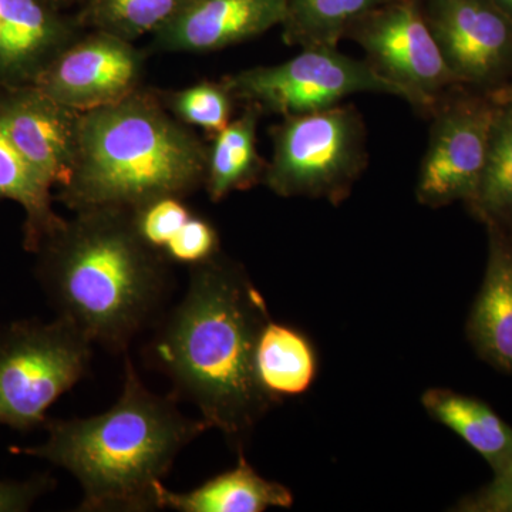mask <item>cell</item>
Wrapping results in <instances>:
<instances>
[{"label":"cell","instance_id":"obj_28","mask_svg":"<svg viewBox=\"0 0 512 512\" xmlns=\"http://www.w3.org/2000/svg\"><path fill=\"white\" fill-rule=\"evenodd\" d=\"M55 484V480L49 476L0 481V512L29 511L40 497L53 490Z\"/></svg>","mask_w":512,"mask_h":512},{"label":"cell","instance_id":"obj_18","mask_svg":"<svg viewBox=\"0 0 512 512\" xmlns=\"http://www.w3.org/2000/svg\"><path fill=\"white\" fill-rule=\"evenodd\" d=\"M431 419L454 431L493 468L494 474L512 464V427L476 397L450 389H429L421 396Z\"/></svg>","mask_w":512,"mask_h":512},{"label":"cell","instance_id":"obj_14","mask_svg":"<svg viewBox=\"0 0 512 512\" xmlns=\"http://www.w3.org/2000/svg\"><path fill=\"white\" fill-rule=\"evenodd\" d=\"M86 30L49 0H0V89L35 83Z\"/></svg>","mask_w":512,"mask_h":512},{"label":"cell","instance_id":"obj_15","mask_svg":"<svg viewBox=\"0 0 512 512\" xmlns=\"http://www.w3.org/2000/svg\"><path fill=\"white\" fill-rule=\"evenodd\" d=\"M487 234V268L467 336L488 365L512 373V237L493 225H487Z\"/></svg>","mask_w":512,"mask_h":512},{"label":"cell","instance_id":"obj_16","mask_svg":"<svg viewBox=\"0 0 512 512\" xmlns=\"http://www.w3.org/2000/svg\"><path fill=\"white\" fill-rule=\"evenodd\" d=\"M157 510L178 512H264L268 508H291L293 494L285 485L259 476L242 448L232 470L211 478L188 493H175L163 483L154 487Z\"/></svg>","mask_w":512,"mask_h":512},{"label":"cell","instance_id":"obj_12","mask_svg":"<svg viewBox=\"0 0 512 512\" xmlns=\"http://www.w3.org/2000/svg\"><path fill=\"white\" fill-rule=\"evenodd\" d=\"M82 114L35 84L0 89V126L52 187L62 188L72 178Z\"/></svg>","mask_w":512,"mask_h":512},{"label":"cell","instance_id":"obj_19","mask_svg":"<svg viewBox=\"0 0 512 512\" xmlns=\"http://www.w3.org/2000/svg\"><path fill=\"white\" fill-rule=\"evenodd\" d=\"M258 382L275 403L308 392L318 375V357L303 333L269 319L255 349Z\"/></svg>","mask_w":512,"mask_h":512},{"label":"cell","instance_id":"obj_22","mask_svg":"<svg viewBox=\"0 0 512 512\" xmlns=\"http://www.w3.org/2000/svg\"><path fill=\"white\" fill-rule=\"evenodd\" d=\"M390 0H288L282 40L301 49L339 47L350 28Z\"/></svg>","mask_w":512,"mask_h":512},{"label":"cell","instance_id":"obj_3","mask_svg":"<svg viewBox=\"0 0 512 512\" xmlns=\"http://www.w3.org/2000/svg\"><path fill=\"white\" fill-rule=\"evenodd\" d=\"M45 429V443L10 451L69 471L82 485L80 511L141 512L157 510L154 487L208 426L184 416L177 397L151 392L126 357L123 390L107 412L49 419Z\"/></svg>","mask_w":512,"mask_h":512},{"label":"cell","instance_id":"obj_2","mask_svg":"<svg viewBox=\"0 0 512 512\" xmlns=\"http://www.w3.org/2000/svg\"><path fill=\"white\" fill-rule=\"evenodd\" d=\"M36 274L57 318L93 345L124 353L164 313L170 262L138 234L133 212H74L36 252Z\"/></svg>","mask_w":512,"mask_h":512},{"label":"cell","instance_id":"obj_32","mask_svg":"<svg viewBox=\"0 0 512 512\" xmlns=\"http://www.w3.org/2000/svg\"><path fill=\"white\" fill-rule=\"evenodd\" d=\"M511 237H512V235H511Z\"/></svg>","mask_w":512,"mask_h":512},{"label":"cell","instance_id":"obj_8","mask_svg":"<svg viewBox=\"0 0 512 512\" xmlns=\"http://www.w3.org/2000/svg\"><path fill=\"white\" fill-rule=\"evenodd\" d=\"M346 39L362 47L367 62L421 113H431L444 94L460 87L417 0H390L357 20Z\"/></svg>","mask_w":512,"mask_h":512},{"label":"cell","instance_id":"obj_20","mask_svg":"<svg viewBox=\"0 0 512 512\" xmlns=\"http://www.w3.org/2000/svg\"><path fill=\"white\" fill-rule=\"evenodd\" d=\"M52 188L0 126V198L15 201L25 211L23 248L30 254L36 255L66 222L53 210Z\"/></svg>","mask_w":512,"mask_h":512},{"label":"cell","instance_id":"obj_4","mask_svg":"<svg viewBox=\"0 0 512 512\" xmlns=\"http://www.w3.org/2000/svg\"><path fill=\"white\" fill-rule=\"evenodd\" d=\"M208 143L141 87L80 120L79 150L57 200L73 212L134 211L160 198H187L204 188Z\"/></svg>","mask_w":512,"mask_h":512},{"label":"cell","instance_id":"obj_25","mask_svg":"<svg viewBox=\"0 0 512 512\" xmlns=\"http://www.w3.org/2000/svg\"><path fill=\"white\" fill-rule=\"evenodd\" d=\"M131 212L140 237L161 255L194 214L184 198L177 197L160 198Z\"/></svg>","mask_w":512,"mask_h":512},{"label":"cell","instance_id":"obj_13","mask_svg":"<svg viewBox=\"0 0 512 512\" xmlns=\"http://www.w3.org/2000/svg\"><path fill=\"white\" fill-rule=\"evenodd\" d=\"M288 0H191L153 33L151 52L211 53L281 26Z\"/></svg>","mask_w":512,"mask_h":512},{"label":"cell","instance_id":"obj_21","mask_svg":"<svg viewBox=\"0 0 512 512\" xmlns=\"http://www.w3.org/2000/svg\"><path fill=\"white\" fill-rule=\"evenodd\" d=\"M467 207L485 227L512 235V100L497 103L483 175Z\"/></svg>","mask_w":512,"mask_h":512},{"label":"cell","instance_id":"obj_31","mask_svg":"<svg viewBox=\"0 0 512 512\" xmlns=\"http://www.w3.org/2000/svg\"><path fill=\"white\" fill-rule=\"evenodd\" d=\"M493 2L501 9V12H504L505 15L511 19L512 22V0H493Z\"/></svg>","mask_w":512,"mask_h":512},{"label":"cell","instance_id":"obj_9","mask_svg":"<svg viewBox=\"0 0 512 512\" xmlns=\"http://www.w3.org/2000/svg\"><path fill=\"white\" fill-rule=\"evenodd\" d=\"M454 89L431 110L429 144L417 178V201L430 208L473 201L490 146L497 103L487 93Z\"/></svg>","mask_w":512,"mask_h":512},{"label":"cell","instance_id":"obj_11","mask_svg":"<svg viewBox=\"0 0 512 512\" xmlns=\"http://www.w3.org/2000/svg\"><path fill=\"white\" fill-rule=\"evenodd\" d=\"M147 53L134 42L86 30L33 83L80 113L111 106L143 87Z\"/></svg>","mask_w":512,"mask_h":512},{"label":"cell","instance_id":"obj_27","mask_svg":"<svg viewBox=\"0 0 512 512\" xmlns=\"http://www.w3.org/2000/svg\"><path fill=\"white\" fill-rule=\"evenodd\" d=\"M457 511L512 512V464L494 474L493 481L467 495L457 504Z\"/></svg>","mask_w":512,"mask_h":512},{"label":"cell","instance_id":"obj_29","mask_svg":"<svg viewBox=\"0 0 512 512\" xmlns=\"http://www.w3.org/2000/svg\"><path fill=\"white\" fill-rule=\"evenodd\" d=\"M491 99L495 101V103H501V101L512 100V80L510 83L505 84L504 87H501L497 92L490 94Z\"/></svg>","mask_w":512,"mask_h":512},{"label":"cell","instance_id":"obj_5","mask_svg":"<svg viewBox=\"0 0 512 512\" xmlns=\"http://www.w3.org/2000/svg\"><path fill=\"white\" fill-rule=\"evenodd\" d=\"M272 158L264 184L279 197L338 205L365 173V120L353 104L282 117L269 130Z\"/></svg>","mask_w":512,"mask_h":512},{"label":"cell","instance_id":"obj_26","mask_svg":"<svg viewBox=\"0 0 512 512\" xmlns=\"http://www.w3.org/2000/svg\"><path fill=\"white\" fill-rule=\"evenodd\" d=\"M220 234L210 220L197 212L165 247L163 256L173 264L187 265L188 268L220 254Z\"/></svg>","mask_w":512,"mask_h":512},{"label":"cell","instance_id":"obj_6","mask_svg":"<svg viewBox=\"0 0 512 512\" xmlns=\"http://www.w3.org/2000/svg\"><path fill=\"white\" fill-rule=\"evenodd\" d=\"M93 343L66 320L0 325V426L45 427L47 410L86 376Z\"/></svg>","mask_w":512,"mask_h":512},{"label":"cell","instance_id":"obj_17","mask_svg":"<svg viewBox=\"0 0 512 512\" xmlns=\"http://www.w3.org/2000/svg\"><path fill=\"white\" fill-rule=\"evenodd\" d=\"M262 116L258 107L244 106L237 119L212 136L204 181L212 202H220L232 192L264 184L268 161L261 157L256 146Z\"/></svg>","mask_w":512,"mask_h":512},{"label":"cell","instance_id":"obj_23","mask_svg":"<svg viewBox=\"0 0 512 512\" xmlns=\"http://www.w3.org/2000/svg\"><path fill=\"white\" fill-rule=\"evenodd\" d=\"M191 0H83L76 13L87 30L134 42L167 25Z\"/></svg>","mask_w":512,"mask_h":512},{"label":"cell","instance_id":"obj_7","mask_svg":"<svg viewBox=\"0 0 512 512\" xmlns=\"http://www.w3.org/2000/svg\"><path fill=\"white\" fill-rule=\"evenodd\" d=\"M222 80L237 104L281 117L329 109L360 93L407 101L403 90L384 79L367 60L353 59L338 47L302 49L284 63L251 67Z\"/></svg>","mask_w":512,"mask_h":512},{"label":"cell","instance_id":"obj_1","mask_svg":"<svg viewBox=\"0 0 512 512\" xmlns=\"http://www.w3.org/2000/svg\"><path fill=\"white\" fill-rule=\"evenodd\" d=\"M268 306L245 269L222 255L190 268L183 299L163 313L147 357L197 407L208 429L242 448L276 404L258 382L255 349Z\"/></svg>","mask_w":512,"mask_h":512},{"label":"cell","instance_id":"obj_10","mask_svg":"<svg viewBox=\"0 0 512 512\" xmlns=\"http://www.w3.org/2000/svg\"><path fill=\"white\" fill-rule=\"evenodd\" d=\"M460 86L491 94L512 80V22L493 0H417Z\"/></svg>","mask_w":512,"mask_h":512},{"label":"cell","instance_id":"obj_30","mask_svg":"<svg viewBox=\"0 0 512 512\" xmlns=\"http://www.w3.org/2000/svg\"><path fill=\"white\" fill-rule=\"evenodd\" d=\"M55 8L60 10H66L67 8H72V6L77 5V3H82L83 0H49Z\"/></svg>","mask_w":512,"mask_h":512},{"label":"cell","instance_id":"obj_24","mask_svg":"<svg viewBox=\"0 0 512 512\" xmlns=\"http://www.w3.org/2000/svg\"><path fill=\"white\" fill-rule=\"evenodd\" d=\"M158 94L175 119L188 127H200L211 137L231 123L237 104L224 80H202L180 90H158Z\"/></svg>","mask_w":512,"mask_h":512}]
</instances>
